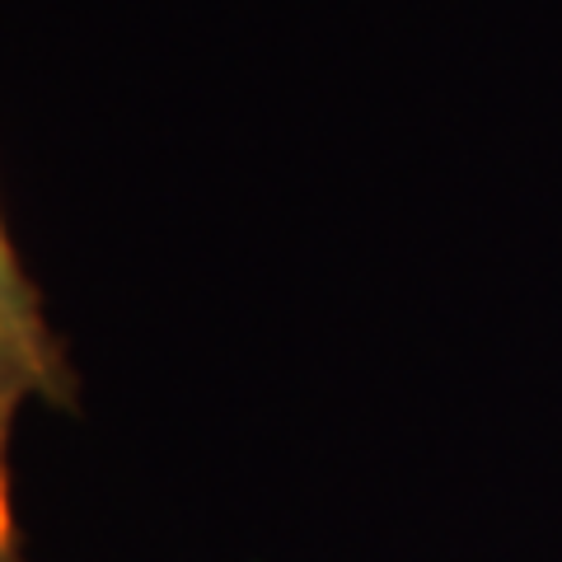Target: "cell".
I'll list each match as a JSON object with an SVG mask.
<instances>
[{
  "label": "cell",
  "mask_w": 562,
  "mask_h": 562,
  "mask_svg": "<svg viewBox=\"0 0 562 562\" xmlns=\"http://www.w3.org/2000/svg\"><path fill=\"white\" fill-rule=\"evenodd\" d=\"M0 562H24V539H20V520H14L10 492H0Z\"/></svg>",
  "instance_id": "obj_2"
},
{
  "label": "cell",
  "mask_w": 562,
  "mask_h": 562,
  "mask_svg": "<svg viewBox=\"0 0 562 562\" xmlns=\"http://www.w3.org/2000/svg\"><path fill=\"white\" fill-rule=\"evenodd\" d=\"M70 398H76V371L43 314L38 286L0 225V492H10V431L20 408L29 403L70 408Z\"/></svg>",
  "instance_id": "obj_1"
}]
</instances>
